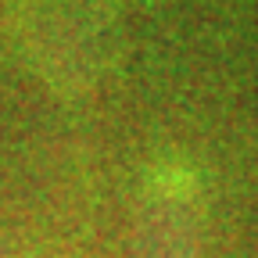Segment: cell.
Returning a JSON list of instances; mask_svg holds the SVG:
<instances>
[{
    "label": "cell",
    "instance_id": "obj_1",
    "mask_svg": "<svg viewBox=\"0 0 258 258\" xmlns=\"http://www.w3.org/2000/svg\"><path fill=\"white\" fill-rule=\"evenodd\" d=\"M18 43L54 90L86 93L118 57V18L108 0H18Z\"/></svg>",
    "mask_w": 258,
    "mask_h": 258
},
{
    "label": "cell",
    "instance_id": "obj_2",
    "mask_svg": "<svg viewBox=\"0 0 258 258\" xmlns=\"http://www.w3.org/2000/svg\"><path fill=\"white\" fill-rule=\"evenodd\" d=\"M205 205L201 183L190 165H158L140 198L133 219V258H201Z\"/></svg>",
    "mask_w": 258,
    "mask_h": 258
}]
</instances>
